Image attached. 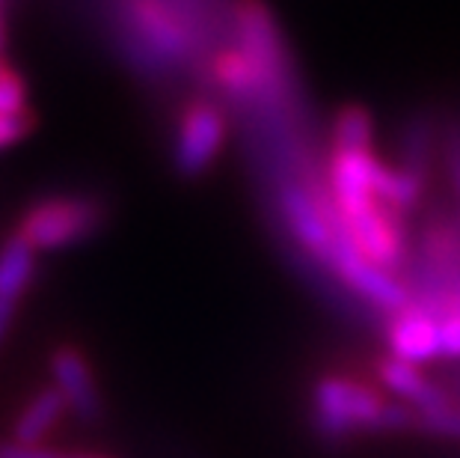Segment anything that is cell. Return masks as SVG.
Listing matches in <instances>:
<instances>
[{
    "label": "cell",
    "mask_w": 460,
    "mask_h": 458,
    "mask_svg": "<svg viewBox=\"0 0 460 458\" xmlns=\"http://www.w3.org/2000/svg\"><path fill=\"white\" fill-rule=\"evenodd\" d=\"M0 458H63V453L48 450V446H24V444H0Z\"/></svg>",
    "instance_id": "18"
},
{
    "label": "cell",
    "mask_w": 460,
    "mask_h": 458,
    "mask_svg": "<svg viewBox=\"0 0 460 458\" xmlns=\"http://www.w3.org/2000/svg\"><path fill=\"white\" fill-rule=\"evenodd\" d=\"M119 42L137 69L172 72L202 51V27L188 0H116Z\"/></svg>",
    "instance_id": "1"
},
{
    "label": "cell",
    "mask_w": 460,
    "mask_h": 458,
    "mask_svg": "<svg viewBox=\"0 0 460 458\" xmlns=\"http://www.w3.org/2000/svg\"><path fill=\"white\" fill-rule=\"evenodd\" d=\"M36 280V250L27 241L13 232L0 245V298H9L22 304L27 289Z\"/></svg>",
    "instance_id": "12"
},
{
    "label": "cell",
    "mask_w": 460,
    "mask_h": 458,
    "mask_svg": "<svg viewBox=\"0 0 460 458\" xmlns=\"http://www.w3.org/2000/svg\"><path fill=\"white\" fill-rule=\"evenodd\" d=\"M234 45L259 66L279 99H288L295 90V63H291L286 36L264 0H234L232 6Z\"/></svg>",
    "instance_id": "4"
},
{
    "label": "cell",
    "mask_w": 460,
    "mask_h": 458,
    "mask_svg": "<svg viewBox=\"0 0 460 458\" xmlns=\"http://www.w3.org/2000/svg\"><path fill=\"white\" fill-rule=\"evenodd\" d=\"M332 149H345V152H368L375 149V120L366 107L348 104L341 107L332 120Z\"/></svg>",
    "instance_id": "13"
},
{
    "label": "cell",
    "mask_w": 460,
    "mask_h": 458,
    "mask_svg": "<svg viewBox=\"0 0 460 458\" xmlns=\"http://www.w3.org/2000/svg\"><path fill=\"white\" fill-rule=\"evenodd\" d=\"M416 432L446 437V441H460V402H452V405L439 408V411H430V414H419Z\"/></svg>",
    "instance_id": "15"
},
{
    "label": "cell",
    "mask_w": 460,
    "mask_h": 458,
    "mask_svg": "<svg viewBox=\"0 0 460 458\" xmlns=\"http://www.w3.org/2000/svg\"><path fill=\"white\" fill-rule=\"evenodd\" d=\"M4 66H6V57H0V69H4Z\"/></svg>",
    "instance_id": "22"
},
{
    "label": "cell",
    "mask_w": 460,
    "mask_h": 458,
    "mask_svg": "<svg viewBox=\"0 0 460 458\" xmlns=\"http://www.w3.org/2000/svg\"><path fill=\"white\" fill-rule=\"evenodd\" d=\"M63 458H104V455H95V453H63Z\"/></svg>",
    "instance_id": "21"
},
{
    "label": "cell",
    "mask_w": 460,
    "mask_h": 458,
    "mask_svg": "<svg viewBox=\"0 0 460 458\" xmlns=\"http://www.w3.org/2000/svg\"><path fill=\"white\" fill-rule=\"evenodd\" d=\"M327 271L341 283V286L354 292L359 301L384 310L386 316L398 313V310H404L410 301H413L410 289L398 280V274L375 265V262H368L362 253L354 250V245H350L348 238L332 250Z\"/></svg>",
    "instance_id": "6"
},
{
    "label": "cell",
    "mask_w": 460,
    "mask_h": 458,
    "mask_svg": "<svg viewBox=\"0 0 460 458\" xmlns=\"http://www.w3.org/2000/svg\"><path fill=\"white\" fill-rule=\"evenodd\" d=\"M31 113V86L13 66L0 69V116H22Z\"/></svg>",
    "instance_id": "14"
},
{
    "label": "cell",
    "mask_w": 460,
    "mask_h": 458,
    "mask_svg": "<svg viewBox=\"0 0 460 458\" xmlns=\"http://www.w3.org/2000/svg\"><path fill=\"white\" fill-rule=\"evenodd\" d=\"M377 378L389 393L413 408L416 414H430V411H439V408L452 405V396H448L446 384L430 382V378L422 373V366H413V364H407V360H398L393 355L380 357Z\"/></svg>",
    "instance_id": "10"
},
{
    "label": "cell",
    "mask_w": 460,
    "mask_h": 458,
    "mask_svg": "<svg viewBox=\"0 0 460 458\" xmlns=\"http://www.w3.org/2000/svg\"><path fill=\"white\" fill-rule=\"evenodd\" d=\"M386 346L389 355L407 360L413 366H425L439 360V321L422 301H410L386 319Z\"/></svg>",
    "instance_id": "8"
},
{
    "label": "cell",
    "mask_w": 460,
    "mask_h": 458,
    "mask_svg": "<svg viewBox=\"0 0 460 458\" xmlns=\"http://www.w3.org/2000/svg\"><path fill=\"white\" fill-rule=\"evenodd\" d=\"M229 140V120L214 102H188L172 134V167L181 179L205 176Z\"/></svg>",
    "instance_id": "5"
},
{
    "label": "cell",
    "mask_w": 460,
    "mask_h": 458,
    "mask_svg": "<svg viewBox=\"0 0 460 458\" xmlns=\"http://www.w3.org/2000/svg\"><path fill=\"white\" fill-rule=\"evenodd\" d=\"M107 223V206L86 193H57L36 200L18 220V236L36 253H57L84 245Z\"/></svg>",
    "instance_id": "3"
},
{
    "label": "cell",
    "mask_w": 460,
    "mask_h": 458,
    "mask_svg": "<svg viewBox=\"0 0 460 458\" xmlns=\"http://www.w3.org/2000/svg\"><path fill=\"white\" fill-rule=\"evenodd\" d=\"M419 414L410 405L389 402L366 382L350 375H321L312 387V428L324 441H348L354 435L413 432Z\"/></svg>",
    "instance_id": "2"
},
{
    "label": "cell",
    "mask_w": 460,
    "mask_h": 458,
    "mask_svg": "<svg viewBox=\"0 0 460 458\" xmlns=\"http://www.w3.org/2000/svg\"><path fill=\"white\" fill-rule=\"evenodd\" d=\"M66 411H68V405L60 390L54 384L42 387L39 393L27 399V405L22 408V414H18V420L13 426V441L24 446H42L48 432L63 420Z\"/></svg>",
    "instance_id": "11"
},
{
    "label": "cell",
    "mask_w": 460,
    "mask_h": 458,
    "mask_svg": "<svg viewBox=\"0 0 460 458\" xmlns=\"http://www.w3.org/2000/svg\"><path fill=\"white\" fill-rule=\"evenodd\" d=\"M446 170H448V182H452L455 193L460 197V131H448L446 138Z\"/></svg>",
    "instance_id": "17"
},
{
    "label": "cell",
    "mask_w": 460,
    "mask_h": 458,
    "mask_svg": "<svg viewBox=\"0 0 460 458\" xmlns=\"http://www.w3.org/2000/svg\"><path fill=\"white\" fill-rule=\"evenodd\" d=\"M36 129V113H22V116H0V149L22 143L27 134Z\"/></svg>",
    "instance_id": "16"
},
{
    "label": "cell",
    "mask_w": 460,
    "mask_h": 458,
    "mask_svg": "<svg viewBox=\"0 0 460 458\" xmlns=\"http://www.w3.org/2000/svg\"><path fill=\"white\" fill-rule=\"evenodd\" d=\"M208 77L226 102L234 104H277L282 102L261 69L241 51L238 45L220 48L208 63Z\"/></svg>",
    "instance_id": "7"
},
{
    "label": "cell",
    "mask_w": 460,
    "mask_h": 458,
    "mask_svg": "<svg viewBox=\"0 0 460 458\" xmlns=\"http://www.w3.org/2000/svg\"><path fill=\"white\" fill-rule=\"evenodd\" d=\"M6 54V18H4V0H0V57Z\"/></svg>",
    "instance_id": "20"
},
{
    "label": "cell",
    "mask_w": 460,
    "mask_h": 458,
    "mask_svg": "<svg viewBox=\"0 0 460 458\" xmlns=\"http://www.w3.org/2000/svg\"><path fill=\"white\" fill-rule=\"evenodd\" d=\"M51 378L54 387L60 390L66 405L86 423L102 420L104 402L99 393V382L93 375L90 360L84 357L81 348L75 346H60L51 355Z\"/></svg>",
    "instance_id": "9"
},
{
    "label": "cell",
    "mask_w": 460,
    "mask_h": 458,
    "mask_svg": "<svg viewBox=\"0 0 460 458\" xmlns=\"http://www.w3.org/2000/svg\"><path fill=\"white\" fill-rule=\"evenodd\" d=\"M15 313H18V304L9 298H0V348H4L9 330L15 325Z\"/></svg>",
    "instance_id": "19"
}]
</instances>
